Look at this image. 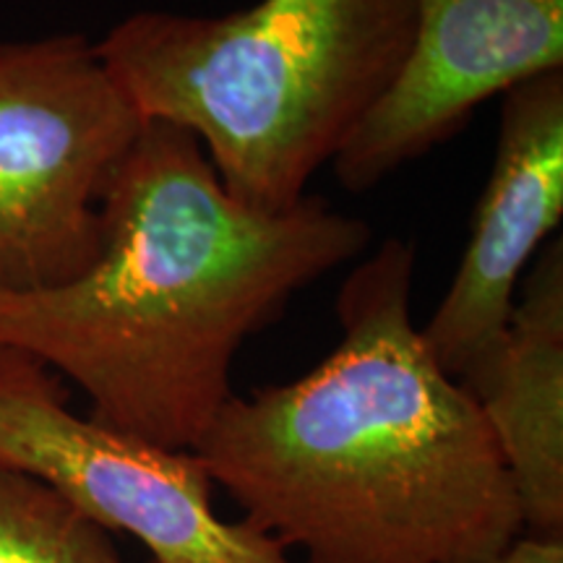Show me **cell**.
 I'll list each match as a JSON object with an SVG mask.
<instances>
[{"label":"cell","instance_id":"obj_1","mask_svg":"<svg viewBox=\"0 0 563 563\" xmlns=\"http://www.w3.org/2000/svg\"><path fill=\"white\" fill-rule=\"evenodd\" d=\"M415 245L340 287L342 336L290 384L232 394L196 443L243 519L306 563H488L522 506L481 407L412 319Z\"/></svg>","mask_w":563,"mask_h":563},{"label":"cell","instance_id":"obj_2","mask_svg":"<svg viewBox=\"0 0 563 563\" xmlns=\"http://www.w3.org/2000/svg\"><path fill=\"white\" fill-rule=\"evenodd\" d=\"M102 222L100 258L79 279L0 292V347L74 382L89 418L178 452L232 399L243 344L373 241L321 196L285 211L235 201L199 139L165 121H146Z\"/></svg>","mask_w":563,"mask_h":563},{"label":"cell","instance_id":"obj_3","mask_svg":"<svg viewBox=\"0 0 563 563\" xmlns=\"http://www.w3.org/2000/svg\"><path fill=\"white\" fill-rule=\"evenodd\" d=\"M415 0L139 11L97 42L144 121L199 139L232 199L285 211L336 159L410 53Z\"/></svg>","mask_w":563,"mask_h":563},{"label":"cell","instance_id":"obj_4","mask_svg":"<svg viewBox=\"0 0 563 563\" xmlns=\"http://www.w3.org/2000/svg\"><path fill=\"white\" fill-rule=\"evenodd\" d=\"M146 121L84 34L0 42V292L100 258L102 203Z\"/></svg>","mask_w":563,"mask_h":563},{"label":"cell","instance_id":"obj_5","mask_svg":"<svg viewBox=\"0 0 563 563\" xmlns=\"http://www.w3.org/2000/svg\"><path fill=\"white\" fill-rule=\"evenodd\" d=\"M0 467L37 477L104 532L131 534L154 563H300L245 519L217 514L194 452L76 415L60 378L11 347H0Z\"/></svg>","mask_w":563,"mask_h":563},{"label":"cell","instance_id":"obj_6","mask_svg":"<svg viewBox=\"0 0 563 563\" xmlns=\"http://www.w3.org/2000/svg\"><path fill=\"white\" fill-rule=\"evenodd\" d=\"M561 68L563 0H415L410 53L336 154V180L371 191L452 141L490 97Z\"/></svg>","mask_w":563,"mask_h":563},{"label":"cell","instance_id":"obj_7","mask_svg":"<svg viewBox=\"0 0 563 563\" xmlns=\"http://www.w3.org/2000/svg\"><path fill=\"white\" fill-rule=\"evenodd\" d=\"M563 217V68L501 95L493 167L470 241L422 340L454 382L498 347L517 290Z\"/></svg>","mask_w":563,"mask_h":563},{"label":"cell","instance_id":"obj_8","mask_svg":"<svg viewBox=\"0 0 563 563\" xmlns=\"http://www.w3.org/2000/svg\"><path fill=\"white\" fill-rule=\"evenodd\" d=\"M504 456L525 527L563 534V241L540 249L506 334L462 378Z\"/></svg>","mask_w":563,"mask_h":563},{"label":"cell","instance_id":"obj_9","mask_svg":"<svg viewBox=\"0 0 563 563\" xmlns=\"http://www.w3.org/2000/svg\"><path fill=\"white\" fill-rule=\"evenodd\" d=\"M0 563H125L110 532L37 477L0 467Z\"/></svg>","mask_w":563,"mask_h":563},{"label":"cell","instance_id":"obj_10","mask_svg":"<svg viewBox=\"0 0 563 563\" xmlns=\"http://www.w3.org/2000/svg\"><path fill=\"white\" fill-rule=\"evenodd\" d=\"M488 563H563V534H530L517 538Z\"/></svg>","mask_w":563,"mask_h":563}]
</instances>
